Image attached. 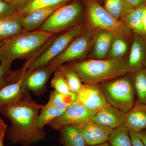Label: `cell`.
Returning <instances> with one entry per match:
<instances>
[{"label": "cell", "mask_w": 146, "mask_h": 146, "mask_svg": "<svg viewBox=\"0 0 146 146\" xmlns=\"http://www.w3.org/2000/svg\"><path fill=\"white\" fill-rule=\"evenodd\" d=\"M29 72L27 86L29 91L39 96L43 94L50 77L55 71L48 65Z\"/></svg>", "instance_id": "2e32d148"}, {"label": "cell", "mask_w": 146, "mask_h": 146, "mask_svg": "<svg viewBox=\"0 0 146 146\" xmlns=\"http://www.w3.org/2000/svg\"><path fill=\"white\" fill-rule=\"evenodd\" d=\"M127 3L132 7H146V0H124Z\"/></svg>", "instance_id": "e575fe53"}, {"label": "cell", "mask_w": 146, "mask_h": 146, "mask_svg": "<svg viewBox=\"0 0 146 146\" xmlns=\"http://www.w3.org/2000/svg\"><path fill=\"white\" fill-rule=\"evenodd\" d=\"M76 125L81 131L87 146L106 143L109 140L112 130L90 119Z\"/></svg>", "instance_id": "4fadbf2b"}, {"label": "cell", "mask_w": 146, "mask_h": 146, "mask_svg": "<svg viewBox=\"0 0 146 146\" xmlns=\"http://www.w3.org/2000/svg\"><path fill=\"white\" fill-rule=\"evenodd\" d=\"M12 71L10 66L0 65V89L8 83L12 78Z\"/></svg>", "instance_id": "4dcf8cb0"}, {"label": "cell", "mask_w": 146, "mask_h": 146, "mask_svg": "<svg viewBox=\"0 0 146 146\" xmlns=\"http://www.w3.org/2000/svg\"><path fill=\"white\" fill-rule=\"evenodd\" d=\"M85 6L86 19L90 26L112 33L132 41L134 33L119 20L115 19L96 0H82Z\"/></svg>", "instance_id": "277c9868"}, {"label": "cell", "mask_w": 146, "mask_h": 146, "mask_svg": "<svg viewBox=\"0 0 146 146\" xmlns=\"http://www.w3.org/2000/svg\"><path fill=\"white\" fill-rule=\"evenodd\" d=\"M95 29L91 27L86 28L82 33L74 39L63 52L48 65L55 72L65 63L85 57L93 46L97 34Z\"/></svg>", "instance_id": "ba28073f"}, {"label": "cell", "mask_w": 146, "mask_h": 146, "mask_svg": "<svg viewBox=\"0 0 146 146\" xmlns=\"http://www.w3.org/2000/svg\"><path fill=\"white\" fill-rule=\"evenodd\" d=\"M96 34L93 43L92 56L96 59H105L109 55L112 42L115 36L112 33L102 30Z\"/></svg>", "instance_id": "d6986e66"}, {"label": "cell", "mask_w": 146, "mask_h": 146, "mask_svg": "<svg viewBox=\"0 0 146 146\" xmlns=\"http://www.w3.org/2000/svg\"><path fill=\"white\" fill-rule=\"evenodd\" d=\"M3 41H0V47L1 46L2 44Z\"/></svg>", "instance_id": "74e56055"}, {"label": "cell", "mask_w": 146, "mask_h": 146, "mask_svg": "<svg viewBox=\"0 0 146 146\" xmlns=\"http://www.w3.org/2000/svg\"><path fill=\"white\" fill-rule=\"evenodd\" d=\"M133 75V85L138 102L146 105V70H142Z\"/></svg>", "instance_id": "83f0119b"}, {"label": "cell", "mask_w": 146, "mask_h": 146, "mask_svg": "<svg viewBox=\"0 0 146 146\" xmlns=\"http://www.w3.org/2000/svg\"><path fill=\"white\" fill-rule=\"evenodd\" d=\"M127 59L131 74L146 70V36L134 34Z\"/></svg>", "instance_id": "8fae6325"}, {"label": "cell", "mask_w": 146, "mask_h": 146, "mask_svg": "<svg viewBox=\"0 0 146 146\" xmlns=\"http://www.w3.org/2000/svg\"><path fill=\"white\" fill-rule=\"evenodd\" d=\"M85 11L82 0H73L56 9L40 27L39 30L56 34L77 25Z\"/></svg>", "instance_id": "8992f818"}, {"label": "cell", "mask_w": 146, "mask_h": 146, "mask_svg": "<svg viewBox=\"0 0 146 146\" xmlns=\"http://www.w3.org/2000/svg\"><path fill=\"white\" fill-rule=\"evenodd\" d=\"M125 125L129 129L138 132L146 129L145 105L137 102L126 114Z\"/></svg>", "instance_id": "e0dca14e"}, {"label": "cell", "mask_w": 146, "mask_h": 146, "mask_svg": "<svg viewBox=\"0 0 146 146\" xmlns=\"http://www.w3.org/2000/svg\"><path fill=\"white\" fill-rule=\"evenodd\" d=\"M14 6L17 11L23 8L31 0H4Z\"/></svg>", "instance_id": "d6a6232c"}, {"label": "cell", "mask_w": 146, "mask_h": 146, "mask_svg": "<svg viewBox=\"0 0 146 146\" xmlns=\"http://www.w3.org/2000/svg\"><path fill=\"white\" fill-rule=\"evenodd\" d=\"M65 110L55 107L48 103L43 105L36 119L37 127L43 129L45 125H48L53 120L60 116Z\"/></svg>", "instance_id": "7402d4cb"}, {"label": "cell", "mask_w": 146, "mask_h": 146, "mask_svg": "<svg viewBox=\"0 0 146 146\" xmlns=\"http://www.w3.org/2000/svg\"><path fill=\"white\" fill-rule=\"evenodd\" d=\"M29 72L23 68L13 71L11 80L0 89V110L16 104L25 97L31 98L27 86Z\"/></svg>", "instance_id": "9c48e42d"}, {"label": "cell", "mask_w": 146, "mask_h": 146, "mask_svg": "<svg viewBox=\"0 0 146 146\" xmlns=\"http://www.w3.org/2000/svg\"><path fill=\"white\" fill-rule=\"evenodd\" d=\"M87 146H110V145L109 143H107V142H106V143H104L99 144V145H95Z\"/></svg>", "instance_id": "8d00e7d4"}, {"label": "cell", "mask_w": 146, "mask_h": 146, "mask_svg": "<svg viewBox=\"0 0 146 146\" xmlns=\"http://www.w3.org/2000/svg\"><path fill=\"white\" fill-rule=\"evenodd\" d=\"M54 75L51 81V86L54 91L59 94H67L71 92L63 74L59 70L54 72Z\"/></svg>", "instance_id": "f1b7e54d"}, {"label": "cell", "mask_w": 146, "mask_h": 146, "mask_svg": "<svg viewBox=\"0 0 146 146\" xmlns=\"http://www.w3.org/2000/svg\"><path fill=\"white\" fill-rule=\"evenodd\" d=\"M132 146H145L138 136V133L132 129H129Z\"/></svg>", "instance_id": "1f68e13d"}, {"label": "cell", "mask_w": 146, "mask_h": 146, "mask_svg": "<svg viewBox=\"0 0 146 146\" xmlns=\"http://www.w3.org/2000/svg\"><path fill=\"white\" fill-rule=\"evenodd\" d=\"M103 7L115 19L119 20L132 7L124 0H104Z\"/></svg>", "instance_id": "d4e9b609"}, {"label": "cell", "mask_w": 146, "mask_h": 146, "mask_svg": "<svg viewBox=\"0 0 146 146\" xmlns=\"http://www.w3.org/2000/svg\"><path fill=\"white\" fill-rule=\"evenodd\" d=\"M108 103L126 113L134 105L133 78L124 77L115 79L100 86Z\"/></svg>", "instance_id": "5b68a950"}, {"label": "cell", "mask_w": 146, "mask_h": 146, "mask_svg": "<svg viewBox=\"0 0 146 146\" xmlns=\"http://www.w3.org/2000/svg\"><path fill=\"white\" fill-rule=\"evenodd\" d=\"M68 65L84 84H97L121 77L129 73L127 57L89 59Z\"/></svg>", "instance_id": "3957f363"}, {"label": "cell", "mask_w": 146, "mask_h": 146, "mask_svg": "<svg viewBox=\"0 0 146 146\" xmlns=\"http://www.w3.org/2000/svg\"><path fill=\"white\" fill-rule=\"evenodd\" d=\"M7 129V125L2 119L0 118V146H4L3 145V139Z\"/></svg>", "instance_id": "836d02e7"}, {"label": "cell", "mask_w": 146, "mask_h": 146, "mask_svg": "<svg viewBox=\"0 0 146 146\" xmlns=\"http://www.w3.org/2000/svg\"><path fill=\"white\" fill-rule=\"evenodd\" d=\"M73 0H31L23 8L17 11L21 16H24L39 9L59 5L65 4Z\"/></svg>", "instance_id": "603a6c76"}, {"label": "cell", "mask_w": 146, "mask_h": 146, "mask_svg": "<svg viewBox=\"0 0 146 146\" xmlns=\"http://www.w3.org/2000/svg\"><path fill=\"white\" fill-rule=\"evenodd\" d=\"M56 35L37 30L24 32L3 40L0 47L1 64L11 66L16 59L30 58Z\"/></svg>", "instance_id": "7a4b0ae2"}, {"label": "cell", "mask_w": 146, "mask_h": 146, "mask_svg": "<svg viewBox=\"0 0 146 146\" xmlns=\"http://www.w3.org/2000/svg\"><path fill=\"white\" fill-rule=\"evenodd\" d=\"M77 96V100L85 107L96 112L108 104L104 94L97 84H83Z\"/></svg>", "instance_id": "7c38bea8"}, {"label": "cell", "mask_w": 146, "mask_h": 146, "mask_svg": "<svg viewBox=\"0 0 146 146\" xmlns=\"http://www.w3.org/2000/svg\"><path fill=\"white\" fill-rule=\"evenodd\" d=\"M77 100V94L70 92L63 94L57 93L54 91L50 94L47 103L59 109L66 110Z\"/></svg>", "instance_id": "cb8c5ba5"}, {"label": "cell", "mask_w": 146, "mask_h": 146, "mask_svg": "<svg viewBox=\"0 0 146 146\" xmlns=\"http://www.w3.org/2000/svg\"><path fill=\"white\" fill-rule=\"evenodd\" d=\"M97 1H98V2H99V0H96Z\"/></svg>", "instance_id": "f35d334b"}, {"label": "cell", "mask_w": 146, "mask_h": 146, "mask_svg": "<svg viewBox=\"0 0 146 146\" xmlns=\"http://www.w3.org/2000/svg\"><path fill=\"white\" fill-rule=\"evenodd\" d=\"M60 131L59 141L63 146H87L81 131L76 125L66 126Z\"/></svg>", "instance_id": "ffe728a7"}, {"label": "cell", "mask_w": 146, "mask_h": 146, "mask_svg": "<svg viewBox=\"0 0 146 146\" xmlns=\"http://www.w3.org/2000/svg\"><path fill=\"white\" fill-rule=\"evenodd\" d=\"M83 25H77L56 36L50 44L29 65L27 71L31 72L46 67L57 57L67 48L68 45L85 30Z\"/></svg>", "instance_id": "52a82bcc"}, {"label": "cell", "mask_w": 146, "mask_h": 146, "mask_svg": "<svg viewBox=\"0 0 146 146\" xmlns=\"http://www.w3.org/2000/svg\"><path fill=\"white\" fill-rule=\"evenodd\" d=\"M64 5L65 4L39 9L26 16H22L21 23L24 31H33L40 27L55 11Z\"/></svg>", "instance_id": "9a60e30c"}, {"label": "cell", "mask_w": 146, "mask_h": 146, "mask_svg": "<svg viewBox=\"0 0 146 146\" xmlns=\"http://www.w3.org/2000/svg\"><path fill=\"white\" fill-rule=\"evenodd\" d=\"M145 105V106H146V105Z\"/></svg>", "instance_id": "ab89813d"}, {"label": "cell", "mask_w": 146, "mask_h": 146, "mask_svg": "<svg viewBox=\"0 0 146 146\" xmlns=\"http://www.w3.org/2000/svg\"><path fill=\"white\" fill-rule=\"evenodd\" d=\"M132 41L115 36L112 42L109 53L110 59H118L125 57L129 50V42Z\"/></svg>", "instance_id": "4316f807"}, {"label": "cell", "mask_w": 146, "mask_h": 146, "mask_svg": "<svg viewBox=\"0 0 146 146\" xmlns=\"http://www.w3.org/2000/svg\"><path fill=\"white\" fill-rule=\"evenodd\" d=\"M58 70L63 74L71 92L78 93L83 86L78 75L69 65H62Z\"/></svg>", "instance_id": "484cf974"}, {"label": "cell", "mask_w": 146, "mask_h": 146, "mask_svg": "<svg viewBox=\"0 0 146 146\" xmlns=\"http://www.w3.org/2000/svg\"><path fill=\"white\" fill-rule=\"evenodd\" d=\"M108 141L110 146H132L129 129L125 123L112 129Z\"/></svg>", "instance_id": "44dd1931"}, {"label": "cell", "mask_w": 146, "mask_h": 146, "mask_svg": "<svg viewBox=\"0 0 146 146\" xmlns=\"http://www.w3.org/2000/svg\"><path fill=\"white\" fill-rule=\"evenodd\" d=\"M137 133H138L139 137L145 146H146V129L141 131L140 132H137Z\"/></svg>", "instance_id": "d590c367"}, {"label": "cell", "mask_w": 146, "mask_h": 146, "mask_svg": "<svg viewBox=\"0 0 146 146\" xmlns=\"http://www.w3.org/2000/svg\"><path fill=\"white\" fill-rule=\"evenodd\" d=\"M96 112L88 109L77 100L48 125L54 130L60 131L66 126L77 125L90 120Z\"/></svg>", "instance_id": "30bf717a"}, {"label": "cell", "mask_w": 146, "mask_h": 146, "mask_svg": "<svg viewBox=\"0 0 146 146\" xmlns=\"http://www.w3.org/2000/svg\"><path fill=\"white\" fill-rule=\"evenodd\" d=\"M43 105L25 97L9 107L3 108L0 113L11 123L7 130V138L12 144L30 146L44 140L46 133L37 127L36 119Z\"/></svg>", "instance_id": "6da1fadb"}, {"label": "cell", "mask_w": 146, "mask_h": 146, "mask_svg": "<svg viewBox=\"0 0 146 146\" xmlns=\"http://www.w3.org/2000/svg\"><path fill=\"white\" fill-rule=\"evenodd\" d=\"M126 114L108 104L97 111L90 120L104 127L113 129L125 123Z\"/></svg>", "instance_id": "5bb4252c"}, {"label": "cell", "mask_w": 146, "mask_h": 146, "mask_svg": "<svg viewBox=\"0 0 146 146\" xmlns=\"http://www.w3.org/2000/svg\"><path fill=\"white\" fill-rule=\"evenodd\" d=\"M22 16L16 12L0 20V41L24 32L21 21Z\"/></svg>", "instance_id": "ac0fdd59"}, {"label": "cell", "mask_w": 146, "mask_h": 146, "mask_svg": "<svg viewBox=\"0 0 146 146\" xmlns=\"http://www.w3.org/2000/svg\"><path fill=\"white\" fill-rule=\"evenodd\" d=\"M17 11L16 7L11 4L0 0V20L11 16Z\"/></svg>", "instance_id": "f546056e"}]
</instances>
